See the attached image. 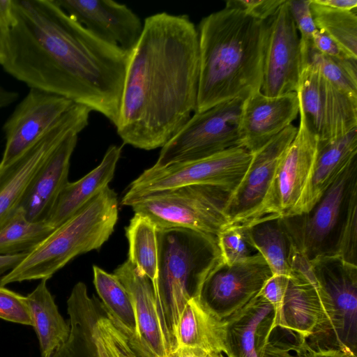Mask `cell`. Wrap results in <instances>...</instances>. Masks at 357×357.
<instances>
[{
  "label": "cell",
  "mask_w": 357,
  "mask_h": 357,
  "mask_svg": "<svg viewBox=\"0 0 357 357\" xmlns=\"http://www.w3.org/2000/svg\"><path fill=\"white\" fill-rule=\"evenodd\" d=\"M4 71L118 124L130 55L95 36L54 0H10Z\"/></svg>",
  "instance_id": "obj_1"
},
{
  "label": "cell",
  "mask_w": 357,
  "mask_h": 357,
  "mask_svg": "<svg viewBox=\"0 0 357 357\" xmlns=\"http://www.w3.org/2000/svg\"><path fill=\"white\" fill-rule=\"evenodd\" d=\"M199 76V36L189 17H147L124 80L116 126L123 142L146 151L165 146L196 110Z\"/></svg>",
  "instance_id": "obj_2"
},
{
  "label": "cell",
  "mask_w": 357,
  "mask_h": 357,
  "mask_svg": "<svg viewBox=\"0 0 357 357\" xmlns=\"http://www.w3.org/2000/svg\"><path fill=\"white\" fill-rule=\"evenodd\" d=\"M199 76L195 112L261 91L267 20L225 7L197 28Z\"/></svg>",
  "instance_id": "obj_3"
},
{
  "label": "cell",
  "mask_w": 357,
  "mask_h": 357,
  "mask_svg": "<svg viewBox=\"0 0 357 357\" xmlns=\"http://www.w3.org/2000/svg\"><path fill=\"white\" fill-rule=\"evenodd\" d=\"M117 220V196L107 186L1 276L0 286L50 279L75 257L99 249L113 233Z\"/></svg>",
  "instance_id": "obj_4"
},
{
  "label": "cell",
  "mask_w": 357,
  "mask_h": 357,
  "mask_svg": "<svg viewBox=\"0 0 357 357\" xmlns=\"http://www.w3.org/2000/svg\"><path fill=\"white\" fill-rule=\"evenodd\" d=\"M156 235L158 278L154 291L174 340L184 306L198 296L205 279L222 258L215 236L183 228L157 229Z\"/></svg>",
  "instance_id": "obj_5"
},
{
  "label": "cell",
  "mask_w": 357,
  "mask_h": 357,
  "mask_svg": "<svg viewBox=\"0 0 357 357\" xmlns=\"http://www.w3.org/2000/svg\"><path fill=\"white\" fill-rule=\"evenodd\" d=\"M324 314L321 326L306 338L313 350L357 351V265L337 255L310 261Z\"/></svg>",
  "instance_id": "obj_6"
},
{
  "label": "cell",
  "mask_w": 357,
  "mask_h": 357,
  "mask_svg": "<svg viewBox=\"0 0 357 357\" xmlns=\"http://www.w3.org/2000/svg\"><path fill=\"white\" fill-rule=\"evenodd\" d=\"M231 192L197 184L147 195L130 206L157 229L183 228L217 236L230 225L225 208Z\"/></svg>",
  "instance_id": "obj_7"
},
{
  "label": "cell",
  "mask_w": 357,
  "mask_h": 357,
  "mask_svg": "<svg viewBox=\"0 0 357 357\" xmlns=\"http://www.w3.org/2000/svg\"><path fill=\"white\" fill-rule=\"evenodd\" d=\"M356 189L357 158L349 164L309 211L282 218L295 249L307 260L336 254L349 200Z\"/></svg>",
  "instance_id": "obj_8"
},
{
  "label": "cell",
  "mask_w": 357,
  "mask_h": 357,
  "mask_svg": "<svg viewBox=\"0 0 357 357\" xmlns=\"http://www.w3.org/2000/svg\"><path fill=\"white\" fill-rule=\"evenodd\" d=\"M251 158L250 151L238 146L198 160L161 167L153 165L130 184L121 204L130 206L147 195L189 185H215L231 192Z\"/></svg>",
  "instance_id": "obj_9"
},
{
  "label": "cell",
  "mask_w": 357,
  "mask_h": 357,
  "mask_svg": "<svg viewBox=\"0 0 357 357\" xmlns=\"http://www.w3.org/2000/svg\"><path fill=\"white\" fill-rule=\"evenodd\" d=\"M245 98H237L194 112L181 130L161 148L153 166L198 160L242 147L240 126Z\"/></svg>",
  "instance_id": "obj_10"
},
{
  "label": "cell",
  "mask_w": 357,
  "mask_h": 357,
  "mask_svg": "<svg viewBox=\"0 0 357 357\" xmlns=\"http://www.w3.org/2000/svg\"><path fill=\"white\" fill-rule=\"evenodd\" d=\"M91 109L74 104L37 142L10 165L0 167V227L20 207L34 178L51 154L72 133L89 123Z\"/></svg>",
  "instance_id": "obj_11"
},
{
  "label": "cell",
  "mask_w": 357,
  "mask_h": 357,
  "mask_svg": "<svg viewBox=\"0 0 357 357\" xmlns=\"http://www.w3.org/2000/svg\"><path fill=\"white\" fill-rule=\"evenodd\" d=\"M296 93L299 114L319 143L357 128V100L326 79L314 65L303 67Z\"/></svg>",
  "instance_id": "obj_12"
},
{
  "label": "cell",
  "mask_w": 357,
  "mask_h": 357,
  "mask_svg": "<svg viewBox=\"0 0 357 357\" xmlns=\"http://www.w3.org/2000/svg\"><path fill=\"white\" fill-rule=\"evenodd\" d=\"M299 115L296 134L281 155L266 197L252 221L266 215H295L309 185L319 141Z\"/></svg>",
  "instance_id": "obj_13"
},
{
  "label": "cell",
  "mask_w": 357,
  "mask_h": 357,
  "mask_svg": "<svg viewBox=\"0 0 357 357\" xmlns=\"http://www.w3.org/2000/svg\"><path fill=\"white\" fill-rule=\"evenodd\" d=\"M273 275L261 255L227 265L220 262L203 282L197 298L220 320H225L256 297Z\"/></svg>",
  "instance_id": "obj_14"
},
{
  "label": "cell",
  "mask_w": 357,
  "mask_h": 357,
  "mask_svg": "<svg viewBox=\"0 0 357 357\" xmlns=\"http://www.w3.org/2000/svg\"><path fill=\"white\" fill-rule=\"evenodd\" d=\"M302 70L300 38L286 0L267 20L261 92H297Z\"/></svg>",
  "instance_id": "obj_15"
},
{
  "label": "cell",
  "mask_w": 357,
  "mask_h": 357,
  "mask_svg": "<svg viewBox=\"0 0 357 357\" xmlns=\"http://www.w3.org/2000/svg\"><path fill=\"white\" fill-rule=\"evenodd\" d=\"M74 104L64 97L30 89L2 127L6 144L0 167L10 165L26 152Z\"/></svg>",
  "instance_id": "obj_16"
},
{
  "label": "cell",
  "mask_w": 357,
  "mask_h": 357,
  "mask_svg": "<svg viewBox=\"0 0 357 357\" xmlns=\"http://www.w3.org/2000/svg\"><path fill=\"white\" fill-rule=\"evenodd\" d=\"M297 128L291 124L257 151L241 181L231 192L225 212L230 225H245L258 214L271 185L278 161Z\"/></svg>",
  "instance_id": "obj_17"
},
{
  "label": "cell",
  "mask_w": 357,
  "mask_h": 357,
  "mask_svg": "<svg viewBox=\"0 0 357 357\" xmlns=\"http://www.w3.org/2000/svg\"><path fill=\"white\" fill-rule=\"evenodd\" d=\"M128 291L136 321L139 349L154 357H173L174 344L150 279L127 259L114 271Z\"/></svg>",
  "instance_id": "obj_18"
},
{
  "label": "cell",
  "mask_w": 357,
  "mask_h": 357,
  "mask_svg": "<svg viewBox=\"0 0 357 357\" xmlns=\"http://www.w3.org/2000/svg\"><path fill=\"white\" fill-rule=\"evenodd\" d=\"M70 17L102 40L129 55L137 46L144 22L126 5L111 0H54Z\"/></svg>",
  "instance_id": "obj_19"
},
{
  "label": "cell",
  "mask_w": 357,
  "mask_h": 357,
  "mask_svg": "<svg viewBox=\"0 0 357 357\" xmlns=\"http://www.w3.org/2000/svg\"><path fill=\"white\" fill-rule=\"evenodd\" d=\"M324 321L323 307L310 261L295 252L285 294L275 314V326L289 328L307 338Z\"/></svg>",
  "instance_id": "obj_20"
},
{
  "label": "cell",
  "mask_w": 357,
  "mask_h": 357,
  "mask_svg": "<svg viewBox=\"0 0 357 357\" xmlns=\"http://www.w3.org/2000/svg\"><path fill=\"white\" fill-rule=\"evenodd\" d=\"M299 114L296 92L267 96L261 91L252 93L243 102L241 117V146L251 153L273 139Z\"/></svg>",
  "instance_id": "obj_21"
},
{
  "label": "cell",
  "mask_w": 357,
  "mask_h": 357,
  "mask_svg": "<svg viewBox=\"0 0 357 357\" xmlns=\"http://www.w3.org/2000/svg\"><path fill=\"white\" fill-rule=\"evenodd\" d=\"M100 303L95 296L89 295L84 282L74 285L67 300L69 336L47 357H110L96 326Z\"/></svg>",
  "instance_id": "obj_22"
},
{
  "label": "cell",
  "mask_w": 357,
  "mask_h": 357,
  "mask_svg": "<svg viewBox=\"0 0 357 357\" xmlns=\"http://www.w3.org/2000/svg\"><path fill=\"white\" fill-rule=\"evenodd\" d=\"M77 137V133L66 137L34 178L19 207L28 220L38 222L47 219L61 191L68 182L70 158Z\"/></svg>",
  "instance_id": "obj_23"
},
{
  "label": "cell",
  "mask_w": 357,
  "mask_h": 357,
  "mask_svg": "<svg viewBox=\"0 0 357 357\" xmlns=\"http://www.w3.org/2000/svg\"><path fill=\"white\" fill-rule=\"evenodd\" d=\"M223 321L229 357H261L270 332L275 326V310L258 294Z\"/></svg>",
  "instance_id": "obj_24"
},
{
  "label": "cell",
  "mask_w": 357,
  "mask_h": 357,
  "mask_svg": "<svg viewBox=\"0 0 357 357\" xmlns=\"http://www.w3.org/2000/svg\"><path fill=\"white\" fill-rule=\"evenodd\" d=\"M121 150V146H110L96 167L80 179L68 181L61 191L45 222L53 229L56 228L109 186Z\"/></svg>",
  "instance_id": "obj_25"
},
{
  "label": "cell",
  "mask_w": 357,
  "mask_h": 357,
  "mask_svg": "<svg viewBox=\"0 0 357 357\" xmlns=\"http://www.w3.org/2000/svg\"><path fill=\"white\" fill-rule=\"evenodd\" d=\"M174 350L197 348L209 356L229 357L225 344V327L197 297L186 303L174 335Z\"/></svg>",
  "instance_id": "obj_26"
},
{
  "label": "cell",
  "mask_w": 357,
  "mask_h": 357,
  "mask_svg": "<svg viewBox=\"0 0 357 357\" xmlns=\"http://www.w3.org/2000/svg\"><path fill=\"white\" fill-rule=\"evenodd\" d=\"M356 155L357 128L319 143L311 179L295 215L309 211Z\"/></svg>",
  "instance_id": "obj_27"
},
{
  "label": "cell",
  "mask_w": 357,
  "mask_h": 357,
  "mask_svg": "<svg viewBox=\"0 0 357 357\" xmlns=\"http://www.w3.org/2000/svg\"><path fill=\"white\" fill-rule=\"evenodd\" d=\"M243 227L247 238L262 256L273 274L289 275L294 246L282 218L266 215Z\"/></svg>",
  "instance_id": "obj_28"
},
{
  "label": "cell",
  "mask_w": 357,
  "mask_h": 357,
  "mask_svg": "<svg viewBox=\"0 0 357 357\" xmlns=\"http://www.w3.org/2000/svg\"><path fill=\"white\" fill-rule=\"evenodd\" d=\"M47 280H40L26 296L32 325L38 339L42 357H47L66 342L70 333L67 324L50 291Z\"/></svg>",
  "instance_id": "obj_29"
},
{
  "label": "cell",
  "mask_w": 357,
  "mask_h": 357,
  "mask_svg": "<svg viewBox=\"0 0 357 357\" xmlns=\"http://www.w3.org/2000/svg\"><path fill=\"white\" fill-rule=\"evenodd\" d=\"M93 284L106 310L119 327L136 340V321L131 298L119 278L97 266H93Z\"/></svg>",
  "instance_id": "obj_30"
},
{
  "label": "cell",
  "mask_w": 357,
  "mask_h": 357,
  "mask_svg": "<svg viewBox=\"0 0 357 357\" xmlns=\"http://www.w3.org/2000/svg\"><path fill=\"white\" fill-rule=\"evenodd\" d=\"M157 228L146 216L135 213L126 228L129 259L151 281L155 290L158 278Z\"/></svg>",
  "instance_id": "obj_31"
},
{
  "label": "cell",
  "mask_w": 357,
  "mask_h": 357,
  "mask_svg": "<svg viewBox=\"0 0 357 357\" xmlns=\"http://www.w3.org/2000/svg\"><path fill=\"white\" fill-rule=\"evenodd\" d=\"M54 229L45 221L28 220L18 208L0 227V255L28 253Z\"/></svg>",
  "instance_id": "obj_32"
},
{
  "label": "cell",
  "mask_w": 357,
  "mask_h": 357,
  "mask_svg": "<svg viewBox=\"0 0 357 357\" xmlns=\"http://www.w3.org/2000/svg\"><path fill=\"white\" fill-rule=\"evenodd\" d=\"M310 10L317 29L333 39L352 59L357 60L356 10L335 9L311 0Z\"/></svg>",
  "instance_id": "obj_33"
},
{
  "label": "cell",
  "mask_w": 357,
  "mask_h": 357,
  "mask_svg": "<svg viewBox=\"0 0 357 357\" xmlns=\"http://www.w3.org/2000/svg\"><path fill=\"white\" fill-rule=\"evenodd\" d=\"M356 61L352 59H334L312 48L307 64L316 66L326 79L351 98L357 100Z\"/></svg>",
  "instance_id": "obj_34"
},
{
  "label": "cell",
  "mask_w": 357,
  "mask_h": 357,
  "mask_svg": "<svg viewBox=\"0 0 357 357\" xmlns=\"http://www.w3.org/2000/svg\"><path fill=\"white\" fill-rule=\"evenodd\" d=\"M97 329L110 357H152L143 353L100 303Z\"/></svg>",
  "instance_id": "obj_35"
},
{
  "label": "cell",
  "mask_w": 357,
  "mask_h": 357,
  "mask_svg": "<svg viewBox=\"0 0 357 357\" xmlns=\"http://www.w3.org/2000/svg\"><path fill=\"white\" fill-rule=\"evenodd\" d=\"M313 353L304 336L289 328L274 326L261 357H312Z\"/></svg>",
  "instance_id": "obj_36"
},
{
  "label": "cell",
  "mask_w": 357,
  "mask_h": 357,
  "mask_svg": "<svg viewBox=\"0 0 357 357\" xmlns=\"http://www.w3.org/2000/svg\"><path fill=\"white\" fill-rule=\"evenodd\" d=\"M217 239L222 261L227 265L259 254L249 243L244 228L240 225H229L218 234Z\"/></svg>",
  "instance_id": "obj_37"
},
{
  "label": "cell",
  "mask_w": 357,
  "mask_h": 357,
  "mask_svg": "<svg viewBox=\"0 0 357 357\" xmlns=\"http://www.w3.org/2000/svg\"><path fill=\"white\" fill-rule=\"evenodd\" d=\"M311 0H287L289 13L298 32L301 34L300 47L303 68L307 64L309 54L312 49V37L317 26L311 10Z\"/></svg>",
  "instance_id": "obj_38"
},
{
  "label": "cell",
  "mask_w": 357,
  "mask_h": 357,
  "mask_svg": "<svg viewBox=\"0 0 357 357\" xmlns=\"http://www.w3.org/2000/svg\"><path fill=\"white\" fill-rule=\"evenodd\" d=\"M357 189L350 198L338 240L336 254L344 261L357 265Z\"/></svg>",
  "instance_id": "obj_39"
},
{
  "label": "cell",
  "mask_w": 357,
  "mask_h": 357,
  "mask_svg": "<svg viewBox=\"0 0 357 357\" xmlns=\"http://www.w3.org/2000/svg\"><path fill=\"white\" fill-rule=\"evenodd\" d=\"M0 319L31 326V317L26 296L0 286Z\"/></svg>",
  "instance_id": "obj_40"
},
{
  "label": "cell",
  "mask_w": 357,
  "mask_h": 357,
  "mask_svg": "<svg viewBox=\"0 0 357 357\" xmlns=\"http://www.w3.org/2000/svg\"><path fill=\"white\" fill-rule=\"evenodd\" d=\"M286 0H229L226 7L239 9L260 20L266 21Z\"/></svg>",
  "instance_id": "obj_41"
},
{
  "label": "cell",
  "mask_w": 357,
  "mask_h": 357,
  "mask_svg": "<svg viewBox=\"0 0 357 357\" xmlns=\"http://www.w3.org/2000/svg\"><path fill=\"white\" fill-rule=\"evenodd\" d=\"M289 276L273 274L265 282L258 294L275 308V314L280 310L287 287Z\"/></svg>",
  "instance_id": "obj_42"
},
{
  "label": "cell",
  "mask_w": 357,
  "mask_h": 357,
  "mask_svg": "<svg viewBox=\"0 0 357 357\" xmlns=\"http://www.w3.org/2000/svg\"><path fill=\"white\" fill-rule=\"evenodd\" d=\"M312 48L326 56L334 59H352L333 39L318 29H316L313 34Z\"/></svg>",
  "instance_id": "obj_43"
},
{
  "label": "cell",
  "mask_w": 357,
  "mask_h": 357,
  "mask_svg": "<svg viewBox=\"0 0 357 357\" xmlns=\"http://www.w3.org/2000/svg\"><path fill=\"white\" fill-rule=\"evenodd\" d=\"M11 25L10 0H0V65L4 63L8 49Z\"/></svg>",
  "instance_id": "obj_44"
},
{
  "label": "cell",
  "mask_w": 357,
  "mask_h": 357,
  "mask_svg": "<svg viewBox=\"0 0 357 357\" xmlns=\"http://www.w3.org/2000/svg\"><path fill=\"white\" fill-rule=\"evenodd\" d=\"M26 255L27 253H20L13 255H0V276L17 266Z\"/></svg>",
  "instance_id": "obj_45"
},
{
  "label": "cell",
  "mask_w": 357,
  "mask_h": 357,
  "mask_svg": "<svg viewBox=\"0 0 357 357\" xmlns=\"http://www.w3.org/2000/svg\"><path fill=\"white\" fill-rule=\"evenodd\" d=\"M317 3L337 10H356V0H314Z\"/></svg>",
  "instance_id": "obj_46"
},
{
  "label": "cell",
  "mask_w": 357,
  "mask_h": 357,
  "mask_svg": "<svg viewBox=\"0 0 357 357\" xmlns=\"http://www.w3.org/2000/svg\"><path fill=\"white\" fill-rule=\"evenodd\" d=\"M312 357H357V356L349 350L321 349L314 351Z\"/></svg>",
  "instance_id": "obj_47"
},
{
  "label": "cell",
  "mask_w": 357,
  "mask_h": 357,
  "mask_svg": "<svg viewBox=\"0 0 357 357\" xmlns=\"http://www.w3.org/2000/svg\"><path fill=\"white\" fill-rule=\"evenodd\" d=\"M18 97L17 92L6 89L0 84V110L12 105Z\"/></svg>",
  "instance_id": "obj_48"
},
{
  "label": "cell",
  "mask_w": 357,
  "mask_h": 357,
  "mask_svg": "<svg viewBox=\"0 0 357 357\" xmlns=\"http://www.w3.org/2000/svg\"><path fill=\"white\" fill-rule=\"evenodd\" d=\"M208 354L197 348L182 347L174 351L173 357H207Z\"/></svg>",
  "instance_id": "obj_49"
},
{
  "label": "cell",
  "mask_w": 357,
  "mask_h": 357,
  "mask_svg": "<svg viewBox=\"0 0 357 357\" xmlns=\"http://www.w3.org/2000/svg\"><path fill=\"white\" fill-rule=\"evenodd\" d=\"M207 357H225V356H209L208 355Z\"/></svg>",
  "instance_id": "obj_50"
}]
</instances>
